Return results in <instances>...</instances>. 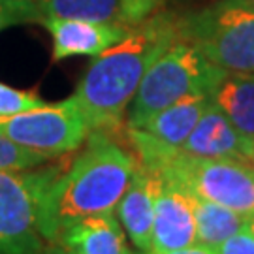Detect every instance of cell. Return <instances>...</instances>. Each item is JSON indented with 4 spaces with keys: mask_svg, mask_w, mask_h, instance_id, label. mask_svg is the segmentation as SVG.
<instances>
[{
    "mask_svg": "<svg viewBox=\"0 0 254 254\" xmlns=\"http://www.w3.org/2000/svg\"><path fill=\"white\" fill-rule=\"evenodd\" d=\"M137 162L108 132L91 130L87 147L68 168L57 166L38 201V230L55 243L64 228L89 215L115 213Z\"/></svg>",
    "mask_w": 254,
    "mask_h": 254,
    "instance_id": "1",
    "label": "cell"
},
{
    "mask_svg": "<svg viewBox=\"0 0 254 254\" xmlns=\"http://www.w3.org/2000/svg\"><path fill=\"white\" fill-rule=\"evenodd\" d=\"M177 38L181 17L156 11L92 61L73 94L91 130L109 132L123 125L149 66Z\"/></svg>",
    "mask_w": 254,
    "mask_h": 254,
    "instance_id": "2",
    "label": "cell"
},
{
    "mask_svg": "<svg viewBox=\"0 0 254 254\" xmlns=\"http://www.w3.org/2000/svg\"><path fill=\"white\" fill-rule=\"evenodd\" d=\"M222 70L187 38H177L145 72L130 102L128 128H141L154 113L192 92H209L222 77Z\"/></svg>",
    "mask_w": 254,
    "mask_h": 254,
    "instance_id": "3",
    "label": "cell"
},
{
    "mask_svg": "<svg viewBox=\"0 0 254 254\" xmlns=\"http://www.w3.org/2000/svg\"><path fill=\"white\" fill-rule=\"evenodd\" d=\"M181 36L228 73H254V2L218 0L181 17Z\"/></svg>",
    "mask_w": 254,
    "mask_h": 254,
    "instance_id": "4",
    "label": "cell"
},
{
    "mask_svg": "<svg viewBox=\"0 0 254 254\" xmlns=\"http://www.w3.org/2000/svg\"><path fill=\"white\" fill-rule=\"evenodd\" d=\"M0 134L19 145L55 158L81 147L91 127L73 96L59 104H44L11 115H0Z\"/></svg>",
    "mask_w": 254,
    "mask_h": 254,
    "instance_id": "5",
    "label": "cell"
},
{
    "mask_svg": "<svg viewBox=\"0 0 254 254\" xmlns=\"http://www.w3.org/2000/svg\"><path fill=\"white\" fill-rule=\"evenodd\" d=\"M57 166L0 170V254H38L46 241L38 230V201Z\"/></svg>",
    "mask_w": 254,
    "mask_h": 254,
    "instance_id": "6",
    "label": "cell"
},
{
    "mask_svg": "<svg viewBox=\"0 0 254 254\" xmlns=\"http://www.w3.org/2000/svg\"><path fill=\"white\" fill-rule=\"evenodd\" d=\"M196 245V218L192 194L170 181L160 179L154 198L151 251L170 253Z\"/></svg>",
    "mask_w": 254,
    "mask_h": 254,
    "instance_id": "7",
    "label": "cell"
},
{
    "mask_svg": "<svg viewBox=\"0 0 254 254\" xmlns=\"http://www.w3.org/2000/svg\"><path fill=\"white\" fill-rule=\"evenodd\" d=\"M47 17L81 19L132 28L160 11L164 0H36Z\"/></svg>",
    "mask_w": 254,
    "mask_h": 254,
    "instance_id": "8",
    "label": "cell"
},
{
    "mask_svg": "<svg viewBox=\"0 0 254 254\" xmlns=\"http://www.w3.org/2000/svg\"><path fill=\"white\" fill-rule=\"evenodd\" d=\"M42 23L53 38V61H63L73 55L98 57L121 42L130 30L117 25L91 23L81 19L42 17Z\"/></svg>",
    "mask_w": 254,
    "mask_h": 254,
    "instance_id": "9",
    "label": "cell"
},
{
    "mask_svg": "<svg viewBox=\"0 0 254 254\" xmlns=\"http://www.w3.org/2000/svg\"><path fill=\"white\" fill-rule=\"evenodd\" d=\"M160 187V177L156 173L137 166L127 192L117 205V217L123 230L128 234L130 241L139 251H151L153 236L154 198Z\"/></svg>",
    "mask_w": 254,
    "mask_h": 254,
    "instance_id": "10",
    "label": "cell"
},
{
    "mask_svg": "<svg viewBox=\"0 0 254 254\" xmlns=\"http://www.w3.org/2000/svg\"><path fill=\"white\" fill-rule=\"evenodd\" d=\"M55 243L73 254H136L128 247L125 230L113 213L79 218L64 228Z\"/></svg>",
    "mask_w": 254,
    "mask_h": 254,
    "instance_id": "11",
    "label": "cell"
},
{
    "mask_svg": "<svg viewBox=\"0 0 254 254\" xmlns=\"http://www.w3.org/2000/svg\"><path fill=\"white\" fill-rule=\"evenodd\" d=\"M245 137L237 132L228 117L215 106L209 104L196 123L190 136L179 149L183 153L201 158H243Z\"/></svg>",
    "mask_w": 254,
    "mask_h": 254,
    "instance_id": "12",
    "label": "cell"
},
{
    "mask_svg": "<svg viewBox=\"0 0 254 254\" xmlns=\"http://www.w3.org/2000/svg\"><path fill=\"white\" fill-rule=\"evenodd\" d=\"M215 104L245 139L254 137V73H228L209 91Z\"/></svg>",
    "mask_w": 254,
    "mask_h": 254,
    "instance_id": "13",
    "label": "cell"
},
{
    "mask_svg": "<svg viewBox=\"0 0 254 254\" xmlns=\"http://www.w3.org/2000/svg\"><path fill=\"white\" fill-rule=\"evenodd\" d=\"M209 104H211L209 92H192L154 113L141 127V130L149 132L166 145L181 147L187 141V137L190 136V132Z\"/></svg>",
    "mask_w": 254,
    "mask_h": 254,
    "instance_id": "14",
    "label": "cell"
},
{
    "mask_svg": "<svg viewBox=\"0 0 254 254\" xmlns=\"http://www.w3.org/2000/svg\"><path fill=\"white\" fill-rule=\"evenodd\" d=\"M194 218H196V243L217 249L226 239L247 228V217L237 211L218 205L213 201L192 196Z\"/></svg>",
    "mask_w": 254,
    "mask_h": 254,
    "instance_id": "15",
    "label": "cell"
},
{
    "mask_svg": "<svg viewBox=\"0 0 254 254\" xmlns=\"http://www.w3.org/2000/svg\"><path fill=\"white\" fill-rule=\"evenodd\" d=\"M49 158L0 134V170H32Z\"/></svg>",
    "mask_w": 254,
    "mask_h": 254,
    "instance_id": "16",
    "label": "cell"
},
{
    "mask_svg": "<svg viewBox=\"0 0 254 254\" xmlns=\"http://www.w3.org/2000/svg\"><path fill=\"white\" fill-rule=\"evenodd\" d=\"M42 15L36 0H0V32L13 25L42 21Z\"/></svg>",
    "mask_w": 254,
    "mask_h": 254,
    "instance_id": "17",
    "label": "cell"
},
{
    "mask_svg": "<svg viewBox=\"0 0 254 254\" xmlns=\"http://www.w3.org/2000/svg\"><path fill=\"white\" fill-rule=\"evenodd\" d=\"M38 106H44L40 96L0 83V115H11V113H19Z\"/></svg>",
    "mask_w": 254,
    "mask_h": 254,
    "instance_id": "18",
    "label": "cell"
},
{
    "mask_svg": "<svg viewBox=\"0 0 254 254\" xmlns=\"http://www.w3.org/2000/svg\"><path fill=\"white\" fill-rule=\"evenodd\" d=\"M215 251L217 254H254V234L249 228H243Z\"/></svg>",
    "mask_w": 254,
    "mask_h": 254,
    "instance_id": "19",
    "label": "cell"
},
{
    "mask_svg": "<svg viewBox=\"0 0 254 254\" xmlns=\"http://www.w3.org/2000/svg\"><path fill=\"white\" fill-rule=\"evenodd\" d=\"M143 254H217V251L196 243V245L187 247V249H177V251H170V253H154V251H145Z\"/></svg>",
    "mask_w": 254,
    "mask_h": 254,
    "instance_id": "20",
    "label": "cell"
},
{
    "mask_svg": "<svg viewBox=\"0 0 254 254\" xmlns=\"http://www.w3.org/2000/svg\"><path fill=\"white\" fill-rule=\"evenodd\" d=\"M38 254H73L72 251H68L66 247L59 245V243H46L44 249Z\"/></svg>",
    "mask_w": 254,
    "mask_h": 254,
    "instance_id": "21",
    "label": "cell"
},
{
    "mask_svg": "<svg viewBox=\"0 0 254 254\" xmlns=\"http://www.w3.org/2000/svg\"><path fill=\"white\" fill-rule=\"evenodd\" d=\"M243 158L247 162L254 166V137L253 139H245V147H243Z\"/></svg>",
    "mask_w": 254,
    "mask_h": 254,
    "instance_id": "22",
    "label": "cell"
},
{
    "mask_svg": "<svg viewBox=\"0 0 254 254\" xmlns=\"http://www.w3.org/2000/svg\"><path fill=\"white\" fill-rule=\"evenodd\" d=\"M247 228L254 234V213H251V215L247 217Z\"/></svg>",
    "mask_w": 254,
    "mask_h": 254,
    "instance_id": "23",
    "label": "cell"
},
{
    "mask_svg": "<svg viewBox=\"0 0 254 254\" xmlns=\"http://www.w3.org/2000/svg\"><path fill=\"white\" fill-rule=\"evenodd\" d=\"M251 2H254V0H251Z\"/></svg>",
    "mask_w": 254,
    "mask_h": 254,
    "instance_id": "24",
    "label": "cell"
}]
</instances>
